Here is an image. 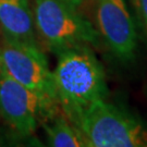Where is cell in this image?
<instances>
[{
    "mask_svg": "<svg viewBox=\"0 0 147 147\" xmlns=\"http://www.w3.org/2000/svg\"><path fill=\"white\" fill-rule=\"evenodd\" d=\"M53 76L57 100L68 119L108 94L105 71L88 46L58 53Z\"/></svg>",
    "mask_w": 147,
    "mask_h": 147,
    "instance_id": "6da1fadb",
    "label": "cell"
},
{
    "mask_svg": "<svg viewBox=\"0 0 147 147\" xmlns=\"http://www.w3.org/2000/svg\"><path fill=\"white\" fill-rule=\"evenodd\" d=\"M88 147H146L147 125L141 119L105 99L94 101L69 119Z\"/></svg>",
    "mask_w": 147,
    "mask_h": 147,
    "instance_id": "7a4b0ae2",
    "label": "cell"
},
{
    "mask_svg": "<svg viewBox=\"0 0 147 147\" xmlns=\"http://www.w3.org/2000/svg\"><path fill=\"white\" fill-rule=\"evenodd\" d=\"M82 0H35V30L47 48L60 53L97 42L99 33L83 14Z\"/></svg>",
    "mask_w": 147,
    "mask_h": 147,
    "instance_id": "3957f363",
    "label": "cell"
},
{
    "mask_svg": "<svg viewBox=\"0 0 147 147\" xmlns=\"http://www.w3.org/2000/svg\"><path fill=\"white\" fill-rule=\"evenodd\" d=\"M0 73L5 74L32 90L57 100L53 72L37 44L1 36Z\"/></svg>",
    "mask_w": 147,
    "mask_h": 147,
    "instance_id": "277c9868",
    "label": "cell"
},
{
    "mask_svg": "<svg viewBox=\"0 0 147 147\" xmlns=\"http://www.w3.org/2000/svg\"><path fill=\"white\" fill-rule=\"evenodd\" d=\"M55 101L0 73V118L20 135L36 131L42 117L53 115Z\"/></svg>",
    "mask_w": 147,
    "mask_h": 147,
    "instance_id": "5b68a950",
    "label": "cell"
},
{
    "mask_svg": "<svg viewBox=\"0 0 147 147\" xmlns=\"http://www.w3.org/2000/svg\"><path fill=\"white\" fill-rule=\"evenodd\" d=\"M98 33L121 61H132L137 50V32L125 0H97Z\"/></svg>",
    "mask_w": 147,
    "mask_h": 147,
    "instance_id": "8992f818",
    "label": "cell"
},
{
    "mask_svg": "<svg viewBox=\"0 0 147 147\" xmlns=\"http://www.w3.org/2000/svg\"><path fill=\"white\" fill-rule=\"evenodd\" d=\"M0 33L9 39L36 44L30 0H0Z\"/></svg>",
    "mask_w": 147,
    "mask_h": 147,
    "instance_id": "52a82bcc",
    "label": "cell"
},
{
    "mask_svg": "<svg viewBox=\"0 0 147 147\" xmlns=\"http://www.w3.org/2000/svg\"><path fill=\"white\" fill-rule=\"evenodd\" d=\"M47 143L53 147H88L80 130L68 118L55 116L42 123Z\"/></svg>",
    "mask_w": 147,
    "mask_h": 147,
    "instance_id": "ba28073f",
    "label": "cell"
},
{
    "mask_svg": "<svg viewBox=\"0 0 147 147\" xmlns=\"http://www.w3.org/2000/svg\"><path fill=\"white\" fill-rule=\"evenodd\" d=\"M134 1H135L138 13L141 16V19L147 31V0H134Z\"/></svg>",
    "mask_w": 147,
    "mask_h": 147,
    "instance_id": "9c48e42d",
    "label": "cell"
}]
</instances>
